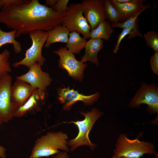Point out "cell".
I'll return each mask as SVG.
<instances>
[{"label": "cell", "instance_id": "6da1fadb", "mask_svg": "<svg viewBox=\"0 0 158 158\" xmlns=\"http://www.w3.org/2000/svg\"><path fill=\"white\" fill-rule=\"evenodd\" d=\"M66 13H61L38 0H26L0 11V23L16 30L15 38L40 30L48 32L62 24Z\"/></svg>", "mask_w": 158, "mask_h": 158}, {"label": "cell", "instance_id": "7a4b0ae2", "mask_svg": "<svg viewBox=\"0 0 158 158\" xmlns=\"http://www.w3.org/2000/svg\"><path fill=\"white\" fill-rule=\"evenodd\" d=\"M68 139L67 134L61 131L49 132L35 141L29 158L49 157L60 152L59 149L68 152Z\"/></svg>", "mask_w": 158, "mask_h": 158}, {"label": "cell", "instance_id": "3957f363", "mask_svg": "<svg viewBox=\"0 0 158 158\" xmlns=\"http://www.w3.org/2000/svg\"><path fill=\"white\" fill-rule=\"evenodd\" d=\"M114 155L126 158H140L144 154H153L157 157V154L152 142L140 141L138 138H128L123 133L120 135L115 144Z\"/></svg>", "mask_w": 158, "mask_h": 158}, {"label": "cell", "instance_id": "277c9868", "mask_svg": "<svg viewBox=\"0 0 158 158\" xmlns=\"http://www.w3.org/2000/svg\"><path fill=\"white\" fill-rule=\"evenodd\" d=\"M80 112L85 116V118L82 121L69 122L73 123L76 125L78 128L79 132L75 138L67 141V145L71 147L70 150L71 151L83 145L88 146L91 150H94L96 145L91 142L89 134L95 123L102 115V113L97 108L93 109L86 113L82 111Z\"/></svg>", "mask_w": 158, "mask_h": 158}, {"label": "cell", "instance_id": "5b68a950", "mask_svg": "<svg viewBox=\"0 0 158 158\" xmlns=\"http://www.w3.org/2000/svg\"><path fill=\"white\" fill-rule=\"evenodd\" d=\"M29 35L32 41V45L26 51L25 57L13 64L15 67L23 65L29 68L35 63H38L42 66L45 62V58L42 54V49L47 40L48 32L38 30L30 32Z\"/></svg>", "mask_w": 158, "mask_h": 158}, {"label": "cell", "instance_id": "8992f818", "mask_svg": "<svg viewBox=\"0 0 158 158\" xmlns=\"http://www.w3.org/2000/svg\"><path fill=\"white\" fill-rule=\"evenodd\" d=\"M62 25L70 32L76 31L81 33L86 39L90 38V27L84 16L81 3L69 5Z\"/></svg>", "mask_w": 158, "mask_h": 158}, {"label": "cell", "instance_id": "52a82bcc", "mask_svg": "<svg viewBox=\"0 0 158 158\" xmlns=\"http://www.w3.org/2000/svg\"><path fill=\"white\" fill-rule=\"evenodd\" d=\"M142 104L148 105L150 114L158 113V87L154 84L147 85L143 82L129 104L130 108L138 107Z\"/></svg>", "mask_w": 158, "mask_h": 158}, {"label": "cell", "instance_id": "ba28073f", "mask_svg": "<svg viewBox=\"0 0 158 158\" xmlns=\"http://www.w3.org/2000/svg\"><path fill=\"white\" fill-rule=\"evenodd\" d=\"M12 80L8 73L0 78V125L12 119L17 109L11 99Z\"/></svg>", "mask_w": 158, "mask_h": 158}, {"label": "cell", "instance_id": "9c48e42d", "mask_svg": "<svg viewBox=\"0 0 158 158\" xmlns=\"http://www.w3.org/2000/svg\"><path fill=\"white\" fill-rule=\"evenodd\" d=\"M53 52L60 57L59 67L66 70L70 77L76 80L82 81L83 77L84 71L87 66V64L77 60L74 54L66 47H61Z\"/></svg>", "mask_w": 158, "mask_h": 158}, {"label": "cell", "instance_id": "30bf717a", "mask_svg": "<svg viewBox=\"0 0 158 158\" xmlns=\"http://www.w3.org/2000/svg\"><path fill=\"white\" fill-rule=\"evenodd\" d=\"M41 66L39 63H35L29 68L27 73L17 77L16 78L28 83L38 90L41 94L44 95V91L52 80L49 73L42 71Z\"/></svg>", "mask_w": 158, "mask_h": 158}, {"label": "cell", "instance_id": "8fae6325", "mask_svg": "<svg viewBox=\"0 0 158 158\" xmlns=\"http://www.w3.org/2000/svg\"><path fill=\"white\" fill-rule=\"evenodd\" d=\"M99 93L97 92L88 96L79 93L78 90L70 89L69 87L61 88L58 92V99L63 105V109L69 110L72 106L78 101H82L86 105L93 104L99 98Z\"/></svg>", "mask_w": 158, "mask_h": 158}, {"label": "cell", "instance_id": "7c38bea8", "mask_svg": "<svg viewBox=\"0 0 158 158\" xmlns=\"http://www.w3.org/2000/svg\"><path fill=\"white\" fill-rule=\"evenodd\" d=\"M84 16L91 30L107 19L102 0H84L81 3Z\"/></svg>", "mask_w": 158, "mask_h": 158}, {"label": "cell", "instance_id": "4fadbf2b", "mask_svg": "<svg viewBox=\"0 0 158 158\" xmlns=\"http://www.w3.org/2000/svg\"><path fill=\"white\" fill-rule=\"evenodd\" d=\"M28 83L16 79L11 89L12 101L17 109L23 105L33 94L38 92Z\"/></svg>", "mask_w": 158, "mask_h": 158}, {"label": "cell", "instance_id": "5bb4252c", "mask_svg": "<svg viewBox=\"0 0 158 158\" xmlns=\"http://www.w3.org/2000/svg\"><path fill=\"white\" fill-rule=\"evenodd\" d=\"M111 3L118 12L120 17V22H124L142 10L145 6L143 0H130L127 3H119L114 0H110Z\"/></svg>", "mask_w": 158, "mask_h": 158}, {"label": "cell", "instance_id": "9a60e30c", "mask_svg": "<svg viewBox=\"0 0 158 158\" xmlns=\"http://www.w3.org/2000/svg\"><path fill=\"white\" fill-rule=\"evenodd\" d=\"M102 40L91 38L87 41L85 46V53L81 57L80 61L83 63L90 61L97 66L99 65L97 58L99 51L103 47Z\"/></svg>", "mask_w": 158, "mask_h": 158}, {"label": "cell", "instance_id": "2e32d148", "mask_svg": "<svg viewBox=\"0 0 158 158\" xmlns=\"http://www.w3.org/2000/svg\"><path fill=\"white\" fill-rule=\"evenodd\" d=\"M48 32V37L45 44V47L46 48L49 47L51 44L55 42L67 43L70 32L61 24L56 26Z\"/></svg>", "mask_w": 158, "mask_h": 158}, {"label": "cell", "instance_id": "e0dca14e", "mask_svg": "<svg viewBox=\"0 0 158 158\" xmlns=\"http://www.w3.org/2000/svg\"><path fill=\"white\" fill-rule=\"evenodd\" d=\"M69 36L66 47L73 54H79L85 48L86 39L81 37L80 33L76 31L70 32Z\"/></svg>", "mask_w": 158, "mask_h": 158}, {"label": "cell", "instance_id": "ac0fdd59", "mask_svg": "<svg viewBox=\"0 0 158 158\" xmlns=\"http://www.w3.org/2000/svg\"><path fill=\"white\" fill-rule=\"evenodd\" d=\"M113 32L111 24L109 21L105 20L101 23L95 28L91 30L90 37L92 39L107 40Z\"/></svg>", "mask_w": 158, "mask_h": 158}, {"label": "cell", "instance_id": "d6986e66", "mask_svg": "<svg viewBox=\"0 0 158 158\" xmlns=\"http://www.w3.org/2000/svg\"><path fill=\"white\" fill-rule=\"evenodd\" d=\"M44 97L40 94L39 91L33 94L23 105L14 111L13 114V117H20L23 116L28 111L32 110L36 106L37 100L40 99H43Z\"/></svg>", "mask_w": 158, "mask_h": 158}, {"label": "cell", "instance_id": "ffe728a7", "mask_svg": "<svg viewBox=\"0 0 158 158\" xmlns=\"http://www.w3.org/2000/svg\"><path fill=\"white\" fill-rule=\"evenodd\" d=\"M16 33V30L9 32L3 31L0 28V48L6 44H11L13 46V49L16 54H18L22 51L20 43L15 39Z\"/></svg>", "mask_w": 158, "mask_h": 158}, {"label": "cell", "instance_id": "44dd1931", "mask_svg": "<svg viewBox=\"0 0 158 158\" xmlns=\"http://www.w3.org/2000/svg\"><path fill=\"white\" fill-rule=\"evenodd\" d=\"M104 10L107 19L111 23L120 22L119 13L110 0H103Z\"/></svg>", "mask_w": 158, "mask_h": 158}, {"label": "cell", "instance_id": "7402d4cb", "mask_svg": "<svg viewBox=\"0 0 158 158\" xmlns=\"http://www.w3.org/2000/svg\"><path fill=\"white\" fill-rule=\"evenodd\" d=\"M151 6L150 4H148L145 5V7L142 10L124 22L111 23V27L113 28H120L123 29L130 28L135 24L137 20L138 19V17L139 15L145 9L150 8Z\"/></svg>", "mask_w": 158, "mask_h": 158}, {"label": "cell", "instance_id": "603a6c76", "mask_svg": "<svg viewBox=\"0 0 158 158\" xmlns=\"http://www.w3.org/2000/svg\"><path fill=\"white\" fill-rule=\"evenodd\" d=\"M10 54L7 49H5L0 54V78L11 71L10 62L8 61Z\"/></svg>", "mask_w": 158, "mask_h": 158}, {"label": "cell", "instance_id": "cb8c5ba5", "mask_svg": "<svg viewBox=\"0 0 158 158\" xmlns=\"http://www.w3.org/2000/svg\"><path fill=\"white\" fill-rule=\"evenodd\" d=\"M146 44L153 49L155 52H158V34L155 31H151L144 34Z\"/></svg>", "mask_w": 158, "mask_h": 158}, {"label": "cell", "instance_id": "d4e9b609", "mask_svg": "<svg viewBox=\"0 0 158 158\" xmlns=\"http://www.w3.org/2000/svg\"><path fill=\"white\" fill-rule=\"evenodd\" d=\"M68 0H57L55 5L52 8L56 12L61 13H66L68 9Z\"/></svg>", "mask_w": 158, "mask_h": 158}, {"label": "cell", "instance_id": "484cf974", "mask_svg": "<svg viewBox=\"0 0 158 158\" xmlns=\"http://www.w3.org/2000/svg\"><path fill=\"white\" fill-rule=\"evenodd\" d=\"M138 19L137 20L135 24L129 28L123 29L122 32L119 35L116 45L114 49V52L116 53L118 50L120 43L123 39L126 36L129 35L131 33L132 29L135 26Z\"/></svg>", "mask_w": 158, "mask_h": 158}, {"label": "cell", "instance_id": "4316f807", "mask_svg": "<svg viewBox=\"0 0 158 158\" xmlns=\"http://www.w3.org/2000/svg\"><path fill=\"white\" fill-rule=\"evenodd\" d=\"M25 0H0V8L3 10L10 6L20 4L26 1Z\"/></svg>", "mask_w": 158, "mask_h": 158}, {"label": "cell", "instance_id": "83f0119b", "mask_svg": "<svg viewBox=\"0 0 158 158\" xmlns=\"http://www.w3.org/2000/svg\"><path fill=\"white\" fill-rule=\"evenodd\" d=\"M150 64L152 71L156 75H158V52H155L150 60Z\"/></svg>", "mask_w": 158, "mask_h": 158}, {"label": "cell", "instance_id": "f1b7e54d", "mask_svg": "<svg viewBox=\"0 0 158 158\" xmlns=\"http://www.w3.org/2000/svg\"><path fill=\"white\" fill-rule=\"evenodd\" d=\"M138 21H137L135 26L132 29L131 34L128 35V39H132L136 37H142L143 36L138 30Z\"/></svg>", "mask_w": 158, "mask_h": 158}, {"label": "cell", "instance_id": "f546056e", "mask_svg": "<svg viewBox=\"0 0 158 158\" xmlns=\"http://www.w3.org/2000/svg\"><path fill=\"white\" fill-rule=\"evenodd\" d=\"M52 158H69V156L67 152H60Z\"/></svg>", "mask_w": 158, "mask_h": 158}, {"label": "cell", "instance_id": "4dcf8cb0", "mask_svg": "<svg viewBox=\"0 0 158 158\" xmlns=\"http://www.w3.org/2000/svg\"><path fill=\"white\" fill-rule=\"evenodd\" d=\"M6 149L4 147L0 145V157L1 158H6Z\"/></svg>", "mask_w": 158, "mask_h": 158}, {"label": "cell", "instance_id": "1f68e13d", "mask_svg": "<svg viewBox=\"0 0 158 158\" xmlns=\"http://www.w3.org/2000/svg\"><path fill=\"white\" fill-rule=\"evenodd\" d=\"M57 0H46L45 1L47 6H49L52 8L56 4Z\"/></svg>", "mask_w": 158, "mask_h": 158}, {"label": "cell", "instance_id": "d6a6232c", "mask_svg": "<svg viewBox=\"0 0 158 158\" xmlns=\"http://www.w3.org/2000/svg\"><path fill=\"white\" fill-rule=\"evenodd\" d=\"M116 2L119 3H124L129 1L130 0H114Z\"/></svg>", "mask_w": 158, "mask_h": 158}, {"label": "cell", "instance_id": "836d02e7", "mask_svg": "<svg viewBox=\"0 0 158 158\" xmlns=\"http://www.w3.org/2000/svg\"><path fill=\"white\" fill-rule=\"evenodd\" d=\"M110 158H126L123 157H118L114 155H113V156Z\"/></svg>", "mask_w": 158, "mask_h": 158}]
</instances>
